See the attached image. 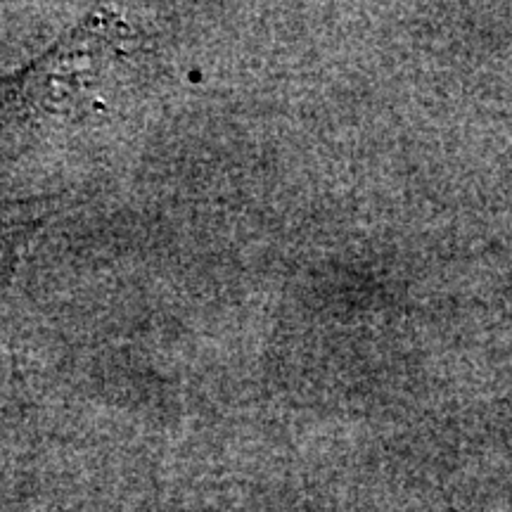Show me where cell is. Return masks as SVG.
Returning <instances> with one entry per match:
<instances>
[{
    "mask_svg": "<svg viewBox=\"0 0 512 512\" xmlns=\"http://www.w3.org/2000/svg\"><path fill=\"white\" fill-rule=\"evenodd\" d=\"M136 46V31L119 12H88L27 69L0 79V105L12 114L62 117L93 105L95 95Z\"/></svg>",
    "mask_w": 512,
    "mask_h": 512,
    "instance_id": "1",
    "label": "cell"
}]
</instances>
